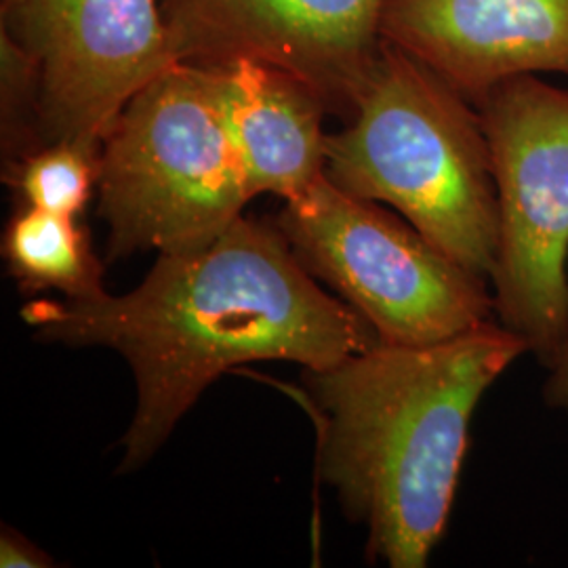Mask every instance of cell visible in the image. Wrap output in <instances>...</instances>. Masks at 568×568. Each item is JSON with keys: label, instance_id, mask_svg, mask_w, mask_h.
Masks as SVG:
<instances>
[{"label": "cell", "instance_id": "cell-1", "mask_svg": "<svg viewBox=\"0 0 568 568\" xmlns=\"http://www.w3.org/2000/svg\"><path fill=\"white\" fill-rule=\"evenodd\" d=\"M21 318L41 342L108 347L131 366L138 405L121 471L148 464L227 371L260 361L321 371L379 342L305 270L278 222L244 215L201 251L161 255L124 295L34 300Z\"/></svg>", "mask_w": 568, "mask_h": 568}, {"label": "cell", "instance_id": "cell-2", "mask_svg": "<svg viewBox=\"0 0 568 568\" xmlns=\"http://www.w3.org/2000/svg\"><path fill=\"white\" fill-rule=\"evenodd\" d=\"M528 352L488 321L436 344L375 342L305 371L318 424V471L366 528L368 558L427 567L443 541L483 396Z\"/></svg>", "mask_w": 568, "mask_h": 568}, {"label": "cell", "instance_id": "cell-3", "mask_svg": "<svg viewBox=\"0 0 568 568\" xmlns=\"http://www.w3.org/2000/svg\"><path fill=\"white\" fill-rule=\"evenodd\" d=\"M325 175L488 281L499 213L487 133L480 110L426 63L384 41L354 114L328 135Z\"/></svg>", "mask_w": 568, "mask_h": 568}, {"label": "cell", "instance_id": "cell-4", "mask_svg": "<svg viewBox=\"0 0 568 568\" xmlns=\"http://www.w3.org/2000/svg\"><path fill=\"white\" fill-rule=\"evenodd\" d=\"M108 260L215 243L251 203L225 124L220 72L175 63L122 108L100 148Z\"/></svg>", "mask_w": 568, "mask_h": 568}, {"label": "cell", "instance_id": "cell-5", "mask_svg": "<svg viewBox=\"0 0 568 568\" xmlns=\"http://www.w3.org/2000/svg\"><path fill=\"white\" fill-rule=\"evenodd\" d=\"M278 225L305 270L358 312L379 342L436 344L495 321L487 278L405 217L326 175L284 203Z\"/></svg>", "mask_w": 568, "mask_h": 568}, {"label": "cell", "instance_id": "cell-6", "mask_svg": "<svg viewBox=\"0 0 568 568\" xmlns=\"http://www.w3.org/2000/svg\"><path fill=\"white\" fill-rule=\"evenodd\" d=\"M478 110L499 213L495 321L548 366L568 339V91L516 77Z\"/></svg>", "mask_w": 568, "mask_h": 568}, {"label": "cell", "instance_id": "cell-7", "mask_svg": "<svg viewBox=\"0 0 568 568\" xmlns=\"http://www.w3.org/2000/svg\"><path fill=\"white\" fill-rule=\"evenodd\" d=\"M2 37L34 72L39 138L102 148L173 55L159 0H2Z\"/></svg>", "mask_w": 568, "mask_h": 568}, {"label": "cell", "instance_id": "cell-8", "mask_svg": "<svg viewBox=\"0 0 568 568\" xmlns=\"http://www.w3.org/2000/svg\"><path fill=\"white\" fill-rule=\"evenodd\" d=\"M175 60L274 65L354 114L382 51L386 0H159Z\"/></svg>", "mask_w": 568, "mask_h": 568}, {"label": "cell", "instance_id": "cell-9", "mask_svg": "<svg viewBox=\"0 0 568 568\" xmlns=\"http://www.w3.org/2000/svg\"><path fill=\"white\" fill-rule=\"evenodd\" d=\"M382 39L478 108L509 79L568 77V0H386Z\"/></svg>", "mask_w": 568, "mask_h": 568}, {"label": "cell", "instance_id": "cell-10", "mask_svg": "<svg viewBox=\"0 0 568 568\" xmlns=\"http://www.w3.org/2000/svg\"><path fill=\"white\" fill-rule=\"evenodd\" d=\"M217 72L225 124L251 199H300L325 178V102L304 82L262 61L234 60Z\"/></svg>", "mask_w": 568, "mask_h": 568}, {"label": "cell", "instance_id": "cell-11", "mask_svg": "<svg viewBox=\"0 0 568 568\" xmlns=\"http://www.w3.org/2000/svg\"><path fill=\"white\" fill-rule=\"evenodd\" d=\"M2 255L21 288L55 291L63 300L105 293L102 262L77 217L23 206L4 230Z\"/></svg>", "mask_w": 568, "mask_h": 568}, {"label": "cell", "instance_id": "cell-12", "mask_svg": "<svg viewBox=\"0 0 568 568\" xmlns=\"http://www.w3.org/2000/svg\"><path fill=\"white\" fill-rule=\"evenodd\" d=\"M7 182L23 206L79 217L100 180V150L79 143H44L9 164Z\"/></svg>", "mask_w": 568, "mask_h": 568}, {"label": "cell", "instance_id": "cell-13", "mask_svg": "<svg viewBox=\"0 0 568 568\" xmlns=\"http://www.w3.org/2000/svg\"><path fill=\"white\" fill-rule=\"evenodd\" d=\"M55 562L37 548L34 544H30L26 537H21L20 532H16L13 528H2V537H0V567L2 568H41L53 567Z\"/></svg>", "mask_w": 568, "mask_h": 568}, {"label": "cell", "instance_id": "cell-14", "mask_svg": "<svg viewBox=\"0 0 568 568\" xmlns=\"http://www.w3.org/2000/svg\"><path fill=\"white\" fill-rule=\"evenodd\" d=\"M546 368L548 377L544 384V400L568 419V339Z\"/></svg>", "mask_w": 568, "mask_h": 568}]
</instances>
